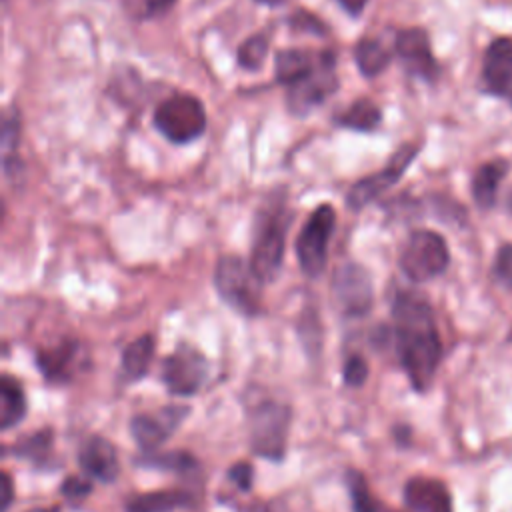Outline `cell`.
<instances>
[{
	"instance_id": "e0dca14e",
	"label": "cell",
	"mask_w": 512,
	"mask_h": 512,
	"mask_svg": "<svg viewBox=\"0 0 512 512\" xmlns=\"http://www.w3.org/2000/svg\"><path fill=\"white\" fill-rule=\"evenodd\" d=\"M78 462L86 474H90L92 478H96L104 484L114 482L120 472L116 450L102 436H92L80 446Z\"/></svg>"
},
{
	"instance_id": "8992f818",
	"label": "cell",
	"mask_w": 512,
	"mask_h": 512,
	"mask_svg": "<svg viewBox=\"0 0 512 512\" xmlns=\"http://www.w3.org/2000/svg\"><path fill=\"white\" fill-rule=\"evenodd\" d=\"M336 214L330 204H320L312 210L296 238V258L302 272L316 278L324 272L328 260V244L334 232Z\"/></svg>"
},
{
	"instance_id": "9c48e42d",
	"label": "cell",
	"mask_w": 512,
	"mask_h": 512,
	"mask_svg": "<svg viewBox=\"0 0 512 512\" xmlns=\"http://www.w3.org/2000/svg\"><path fill=\"white\" fill-rule=\"evenodd\" d=\"M336 54H332L324 64H320L314 72L304 76L294 86L286 88V102L288 110L294 116H306L316 106L326 102L338 90V76H336Z\"/></svg>"
},
{
	"instance_id": "52a82bcc",
	"label": "cell",
	"mask_w": 512,
	"mask_h": 512,
	"mask_svg": "<svg viewBox=\"0 0 512 512\" xmlns=\"http://www.w3.org/2000/svg\"><path fill=\"white\" fill-rule=\"evenodd\" d=\"M290 426V408L282 402L264 400L250 414V446L252 452L268 458L282 460L286 450Z\"/></svg>"
},
{
	"instance_id": "d4e9b609",
	"label": "cell",
	"mask_w": 512,
	"mask_h": 512,
	"mask_svg": "<svg viewBox=\"0 0 512 512\" xmlns=\"http://www.w3.org/2000/svg\"><path fill=\"white\" fill-rule=\"evenodd\" d=\"M18 142H20V114L16 108H8L2 118V164L4 172L10 176L22 166L18 160Z\"/></svg>"
},
{
	"instance_id": "d590c367",
	"label": "cell",
	"mask_w": 512,
	"mask_h": 512,
	"mask_svg": "<svg viewBox=\"0 0 512 512\" xmlns=\"http://www.w3.org/2000/svg\"><path fill=\"white\" fill-rule=\"evenodd\" d=\"M350 16H360L362 10L366 8L368 0H336Z\"/></svg>"
},
{
	"instance_id": "ac0fdd59",
	"label": "cell",
	"mask_w": 512,
	"mask_h": 512,
	"mask_svg": "<svg viewBox=\"0 0 512 512\" xmlns=\"http://www.w3.org/2000/svg\"><path fill=\"white\" fill-rule=\"evenodd\" d=\"M80 346L74 340H62L54 346L42 348L36 354V364L40 372L46 376L50 382H64L72 376L74 364L78 360Z\"/></svg>"
},
{
	"instance_id": "e575fe53",
	"label": "cell",
	"mask_w": 512,
	"mask_h": 512,
	"mask_svg": "<svg viewBox=\"0 0 512 512\" xmlns=\"http://www.w3.org/2000/svg\"><path fill=\"white\" fill-rule=\"evenodd\" d=\"M176 0H142V6H144V16L146 18H152V16H158V14H164L166 10H170L174 6Z\"/></svg>"
},
{
	"instance_id": "ba28073f",
	"label": "cell",
	"mask_w": 512,
	"mask_h": 512,
	"mask_svg": "<svg viewBox=\"0 0 512 512\" xmlns=\"http://www.w3.org/2000/svg\"><path fill=\"white\" fill-rule=\"evenodd\" d=\"M418 156L416 144H402L386 162L384 168H380L374 174L364 176L358 180L346 194V202L350 208L360 210L366 204L374 202L378 196H382L388 188H392L406 172V168L412 164V160Z\"/></svg>"
},
{
	"instance_id": "277c9868",
	"label": "cell",
	"mask_w": 512,
	"mask_h": 512,
	"mask_svg": "<svg viewBox=\"0 0 512 512\" xmlns=\"http://www.w3.org/2000/svg\"><path fill=\"white\" fill-rule=\"evenodd\" d=\"M290 226V218L280 206H270L268 212L260 214L252 252H250V266L260 282L276 280L286 248V230Z\"/></svg>"
},
{
	"instance_id": "4316f807",
	"label": "cell",
	"mask_w": 512,
	"mask_h": 512,
	"mask_svg": "<svg viewBox=\"0 0 512 512\" xmlns=\"http://www.w3.org/2000/svg\"><path fill=\"white\" fill-rule=\"evenodd\" d=\"M348 478V486H350V498H352V508L354 512H386L382 510V506L374 500L372 492L368 490L364 478L360 472L350 470L346 474Z\"/></svg>"
},
{
	"instance_id": "603a6c76",
	"label": "cell",
	"mask_w": 512,
	"mask_h": 512,
	"mask_svg": "<svg viewBox=\"0 0 512 512\" xmlns=\"http://www.w3.org/2000/svg\"><path fill=\"white\" fill-rule=\"evenodd\" d=\"M190 502V494L180 490L146 492L126 502V512H172Z\"/></svg>"
},
{
	"instance_id": "d6986e66",
	"label": "cell",
	"mask_w": 512,
	"mask_h": 512,
	"mask_svg": "<svg viewBox=\"0 0 512 512\" xmlns=\"http://www.w3.org/2000/svg\"><path fill=\"white\" fill-rule=\"evenodd\" d=\"M506 172H508L506 160H490L476 170L472 178V196L480 208L486 210L496 204L498 186H500V180L506 176Z\"/></svg>"
},
{
	"instance_id": "30bf717a",
	"label": "cell",
	"mask_w": 512,
	"mask_h": 512,
	"mask_svg": "<svg viewBox=\"0 0 512 512\" xmlns=\"http://www.w3.org/2000/svg\"><path fill=\"white\" fill-rule=\"evenodd\" d=\"M208 378V360L194 348L180 346L162 360V382L170 394L190 396Z\"/></svg>"
},
{
	"instance_id": "7a4b0ae2",
	"label": "cell",
	"mask_w": 512,
	"mask_h": 512,
	"mask_svg": "<svg viewBox=\"0 0 512 512\" xmlns=\"http://www.w3.org/2000/svg\"><path fill=\"white\" fill-rule=\"evenodd\" d=\"M214 286L220 298L244 316L260 312L262 282L254 274L250 260L236 254L220 256L214 268Z\"/></svg>"
},
{
	"instance_id": "cb8c5ba5",
	"label": "cell",
	"mask_w": 512,
	"mask_h": 512,
	"mask_svg": "<svg viewBox=\"0 0 512 512\" xmlns=\"http://www.w3.org/2000/svg\"><path fill=\"white\" fill-rule=\"evenodd\" d=\"M154 356V338L150 334L138 336L122 352V372L128 380H138L148 372Z\"/></svg>"
},
{
	"instance_id": "4dcf8cb0",
	"label": "cell",
	"mask_w": 512,
	"mask_h": 512,
	"mask_svg": "<svg viewBox=\"0 0 512 512\" xmlns=\"http://www.w3.org/2000/svg\"><path fill=\"white\" fill-rule=\"evenodd\" d=\"M342 376H344V382L348 386H362L364 380L368 378V366H366L364 358L362 356H350L344 364Z\"/></svg>"
},
{
	"instance_id": "8fae6325",
	"label": "cell",
	"mask_w": 512,
	"mask_h": 512,
	"mask_svg": "<svg viewBox=\"0 0 512 512\" xmlns=\"http://www.w3.org/2000/svg\"><path fill=\"white\" fill-rule=\"evenodd\" d=\"M332 294L338 308L348 316H364L372 308L370 274L356 262H346L332 276Z\"/></svg>"
},
{
	"instance_id": "44dd1931",
	"label": "cell",
	"mask_w": 512,
	"mask_h": 512,
	"mask_svg": "<svg viewBox=\"0 0 512 512\" xmlns=\"http://www.w3.org/2000/svg\"><path fill=\"white\" fill-rule=\"evenodd\" d=\"M26 414V396L16 378L2 374L0 378V428L16 426Z\"/></svg>"
},
{
	"instance_id": "f1b7e54d",
	"label": "cell",
	"mask_w": 512,
	"mask_h": 512,
	"mask_svg": "<svg viewBox=\"0 0 512 512\" xmlns=\"http://www.w3.org/2000/svg\"><path fill=\"white\" fill-rule=\"evenodd\" d=\"M144 464L146 466H156V468H162V470L184 472V470L194 468V458L186 452H168V454H156L152 458H146Z\"/></svg>"
},
{
	"instance_id": "5b68a950",
	"label": "cell",
	"mask_w": 512,
	"mask_h": 512,
	"mask_svg": "<svg viewBox=\"0 0 512 512\" xmlns=\"http://www.w3.org/2000/svg\"><path fill=\"white\" fill-rule=\"evenodd\" d=\"M450 262L446 240L434 230H414L398 258L400 270L412 282H428L440 276Z\"/></svg>"
},
{
	"instance_id": "f35d334b",
	"label": "cell",
	"mask_w": 512,
	"mask_h": 512,
	"mask_svg": "<svg viewBox=\"0 0 512 512\" xmlns=\"http://www.w3.org/2000/svg\"><path fill=\"white\" fill-rule=\"evenodd\" d=\"M28 512H60L58 508H34V510H28Z\"/></svg>"
},
{
	"instance_id": "d6a6232c",
	"label": "cell",
	"mask_w": 512,
	"mask_h": 512,
	"mask_svg": "<svg viewBox=\"0 0 512 512\" xmlns=\"http://www.w3.org/2000/svg\"><path fill=\"white\" fill-rule=\"evenodd\" d=\"M92 490V484L84 478H76V476H70L68 480H64L62 484V494L66 500L70 502H78L82 498H86Z\"/></svg>"
},
{
	"instance_id": "ffe728a7",
	"label": "cell",
	"mask_w": 512,
	"mask_h": 512,
	"mask_svg": "<svg viewBox=\"0 0 512 512\" xmlns=\"http://www.w3.org/2000/svg\"><path fill=\"white\" fill-rule=\"evenodd\" d=\"M392 60L390 50L374 36H364L354 46V62L362 76L374 78L382 74Z\"/></svg>"
},
{
	"instance_id": "ab89813d",
	"label": "cell",
	"mask_w": 512,
	"mask_h": 512,
	"mask_svg": "<svg viewBox=\"0 0 512 512\" xmlns=\"http://www.w3.org/2000/svg\"><path fill=\"white\" fill-rule=\"evenodd\" d=\"M508 204H510V210H512V194H510V202Z\"/></svg>"
},
{
	"instance_id": "f546056e",
	"label": "cell",
	"mask_w": 512,
	"mask_h": 512,
	"mask_svg": "<svg viewBox=\"0 0 512 512\" xmlns=\"http://www.w3.org/2000/svg\"><path fill=\"white\" fill-rule=\"evenodd\" d=\"M494 276L512 290V244H502L494 260Z\"/></svg>"
},
{
	"instance_id": "7402d4cb",
	"label": "cell",
	"mask_w": 512,
	"mask_h": 512,
	"mask_svg": "<svg viewBox=\"0 0 512 512\" xmlns=\"http://www.w3.org/2000/svg\"><path fill=\"white\" fill-rule=\"evenodd\" d=\"M334 122L338 126L354 130V132H372V130H376L380 126L382 112H380V108L372 100L360 98V100H354L342 112H338L334 116Z\"/></svg>"
},
{
	"instance_id": "2e32d148",
	"label": "cell",
	"mask_w": 512,
	"mask_h": 512,
	"mask_svg": "<svg viewBox=\"0 0 512 512\" xmlns=\"http://www.w3.org/2000/svg\"><path fill=\"white\" fill-rule=\"evenodd\" d=\"M404 504L410 512H452L450 492L436 478H410L404 486Z\"/></svg>"
},
{
	"instance_id": "8d00e7d4",
	"label": "cell",
	"mask_w": 512,
	"mask_h": 512,
	"mask_svg": "<svg viewBox=\"0 0 512 512\" xmlns=\"http://www.w3.org/2000/svg\"><path fill=\"white\" fill-rule=\"evenodd\" d=\"M12 480L8 476V472H2V510H8V506L12 504Z\"/></svg>"
},
{
	"instance_id": "6da1fadb",
	"label": "cell",
	"mask_w": 512,
	"mask_h": 512,
	"mask_svg": "<svg viewBox=\"0 0 512 512\" xmlns=\"http://www.w3.org/2000/svg\"><path fill=\"white\" fill-rule=\"evenodd\" d=\"M392 320L400 364L412 386L426 390L442 356L432 308L420 294L404 290L392 302Z\"/></svg>"
},
{
	"instance_id": "5bb4252c",
	"label": "cell",
	"mask_w": 512,
	"mask_h": 512,
	"mask_svg": "<svg viewBox=\"0 0 512 512\" xmlns=\"http://www.w3.org/2000/svg\"><path fill=\"white\" fill-rule=\"evenodd\" d=\"M186 406H166L158 414H138L130 422L134 440L142 450H156L186 418Z\"/></svg>"
},
{
	"instance_id": "7c38bea8",
	"label": "cell",
	"mask_w": 512,
	"mask_h": 512,
	"mask_svg": "<svg viewBox=\"0 0 512 512\" xmlns=\"http://www.w3.org/2000/svg\"><path fill=\"white\" fill-rule=\"evenodd\" d=\"M394 52L398 54L404 70L410 76H416L426 82L436 80L440 68L432 54L426 30H422V28L400 30L394 40Z\"/></svg>"
},
{
	"instance_id": "4fadbf2b",
	"label": "cell",
	"mask_w": 512,
	"mask_h": 512,
	"mask_svg": "<svg viewBox=\"0 0 512 512\" xmlns=\"http://www.w3.org/2000/svg\"><path fill=\"white\" fill-rule=\"evenodd\" d=\"M484 92L512 104V40L496 38L486 48L482 62Z\"/></svg>"
},
{
	"instance_id": "3957f363",
	"label": "cell",
	"mask_w": 512,
	"mask_h": 512,
	"mask_svg": "<svg viewBox=\"0 0 512 512\" xmlns=\"http://www.w3.org/2000/svg\"><path fill=\"white\" fill-rule=\"evenodd\" d=\"M152 120L156 130L174 144H188L200 138L208 124L204 104L188 92H174L164 98L156 106Z\"/></svg>"
},
{
	"instance_id": "484cf974",
	"label": "cell",
	"mask_w": 512,
	"mask_h": 512,
	"mask_svg": "<svg viewBox=\"0 0 512 512\" xmlns=\"http://www.w3.org/2000/svg\"><path fill=\"white\" fill-rule=\"evenodd\" d=\"M268 56V38L266 34L248 36L236 52V60L244 70H258Z\"/></svg>"
},
{
	"instance_id": "83f0119b",
	"label": "cell",
	"mask_w": 512,
	"mask_h": 512,
	"mask_svg": "<svg viewBox=\"0 0 512 512\" xmlns=\"http://www.w3.org/2000/svg\"><path fill=\"white\" fill-rule=\"evenodd\" d=\"M52 448V432L50 430H40L32 436L22 438L18 444H14V454L20 458H28L38 462L44 458Z\"/></svg>"
},
{
	"instance_id": "74e56055",
	"label": "cell",
	"mask_w": 512,
	"mask_h": 512,
	"mask_svg": "<svg viewBox=\"0 0 512 512\" xmlns=\"http://www.w3.org/2000/svg\"><path fill=\"white\" fill-rule=\"evenodd\" d=\"M258 4H264V6H282V4H286L288 0H256Z\"/></svg>"
},
{
	"instance_id": "9a60e30c",
	"label": "cell",
	"mask_w": 512,
	"mask_h": 512,
	"mask_svg": "<svg viewBox=\"0 0 512 512\" xmlns=\"http://www.w3.org/2000/svg\"><path fill=\"white\" fill-rule=\"evenodd\" d=\"M334 50H314V48H282L276 52L274 58V72L276 80L290 88L300 82L304 76L314 72L320 64H324Z\"/></svg>"
},
{
	"instance_id": "1f68e13d",
	"label": "cell",
	"mask_w": 512,
	"mask_h": 512,
	"mask_svg": "<svg viewBox=\"0 0 512 512\" xmlns=\"http://www.w3.org/2000/svg\"><path fill=\"white\" fill-rule=\"evenodd\" d=\"M290 26L300 30V32H310V34H324L326 32L324 22L318 20L314 14H310L306 10L294 12L292 18H290Z\"/></svg>"
},
{
	"instance_id": "836d02e7",
	"label": "cell",
	"mask_w": 512,
	"mask_h": 512,
	"mask_svg": "<svg viewBox=\"0 0 512 512\" xmlns=\"http://www.w3.org/2000/svg\"><path fill=\"white\" fill-rule=\"evenodd\" d=\"M228 476H230V480H232L240 490H248V488L252 486V476H254V472H252V466H250V464L238 462V464H234V466L230 468Z\"/></svg>"
}]
</instances>
